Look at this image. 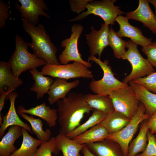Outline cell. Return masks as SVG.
<instances>
[{
	"label": "cell",
	"instance_id": "cb8c5ba5",
	"mask_svg": "<svg viewBox=\"0 0 156 156\" xmlns=\"http://www.w3.org/2000/svg\"><path fill=\"white\" fill-rule=\"evenodd\" d=\"M22 132L23 140L21 147L10 156H34L38 147L41 144V140L31 136L27 131L23 127Z\"/></svg>",
	"mask_w": 156,
	"mask_h": 156
},
{
	"label": "cell",
	"instance_id": "2e32d148",
	"mask_svg": "<svg viewBox=\"0 0 156 156\" xmlns=\"http://www.w3.org/2000/svg\"><path fill=\"white\" fill-rule=\"evenodd\" d=\"M17 112L18 114H27L39 117L45 120L50 127L56 125L58 118L57 110L51 108L45 103L28 109H25L22 105L19 106L17 108Z\"/></svg>",
	"mask_w": 156,
	"mask_h": 156
},
{
	"label": "cell",
	"instance_id": "6da1fadb",
	"mask_svg": "<svg viewBox=\"0 0 156 156\" xmlns=\"http://www.w3.org/2000/svg\"><path fill=\"white\" fill-rule=\"evenodd\" d=\"M57 103L59 133L66 136L80 125L86 114L94 109L86 103L84 95L81 93H70Z\"/></svg>",
	"mask_w": 156,
	"mask_h": 156
},
{
	"label": "cell",
	"instance_id": "836d02e7",
	"mask_svg": "<svg viewBox=\"0 0 156 156\" xmlns=\"http://www.w3.org/2000/svg\"><path fill=\"white\" fill-rule=\"evenodd\" d=\"M147 136L148 143L144 150L135 156H156V139L155 135L148 130Z\"/></svg>",
	"mask_w": 156,
	"mask_h": 156
},
{
	"label": "cell",
	"instance_id": "44dd1931",
	"mask_svg": "<svg viewBox=\"0 0 156 156\" xmlns=\"http://www.w3.org/2000/svg\"><path fill=\"white\" fill-rule=\"evenodd\" d=\"M109 134L107 130L99 124L72 139L77 143L86 145L102 141Z\"/></svg>",
	"mask_w": 156,
	"mask_h": 156
},
{
	"label": "cell",
	"instance_id": "b9f144b4",
	"mask_svg": "<svg viewBox=\"0 0 156 156\" xmlns=\"http://www.w3.org/2000/svg\"><path fill=\"white\" fill-rule=\"evenodd\" d=\"M155 138H156V135H155Z\"/></svg>",
	"mask_w": 156,
	"mask_h": 156
},
{
	"label": "cell",
	"instance_id": "ac0fdd59",
	"mask_svg": "<svg viewBox=\"0 0 156 156\" xmlns=\"http://www.w3.org/2000/svg\"><path fill=\"white\" fill-rule=\"evenodd\" d=\"M86 145L95 156H125L119 145L111 140L105 139Z\"/></svg>",
	"mask_w": 156,
	"mask_h": 156
},
{
	"label": "cell",
	"instance_id": "9a60e30c",
	"mask_svg": "<svg viewBox=\"0 0 156 156\" xmlns=\"http://www.w3.org/2000/svg\"><path fill=\"white\" fill-rule=\"evenodd\" d=\"M18 96L16 92H12L8 97L7 100L10 102V105L7 113L3 115L2 123L0 128V138L4 133L7 128L13 125H18L23 128L31 134L33 133L31 127L27 124L22 121L18 116L16 111L15 102V99Z\"/></svg>",
	"mask_w": 156,
	"mask_h": 156
},
{
	"label": "cell",
	"instance_id": "e575fe53",
	"mask_svg": "<svg viewBox=\"0 0 156 156\" xmlns=\"http://www.w3.org/2000/svg\"><path fill=\"white\" fill-rule=\"evenodd\" d=\"M142 50L146 56L147 59L151 64L156 68V41L142 47Z\"/></svg>",
	"mask_w": 156,
	"mask_h": 156
},
{
	"label": "cell",
	"instance_id": "4dcf8cb0",
	"mask_svg": "<svg viewBox=\"0 0 156 156\" xmlns=\"http://www.w3.org/2000/svg\"><path fill=\"white\" fill-rule=\"evenodd\" d=\"M108 42L109 45L112 49L115 57L118 59L121 58L126 51V42L119 36L112 27L109 29Z\"/></svg>",
	"mask_w": 156,
	"mask_h": 156
},
{
	"label": "cell",
	"instance_id": "ffe728a7",
	"mask_svg": "<svg viewBox=\"0 0 156 156\" xmlns=\"http://www.w3.org/2000/svg\"><path fill=\"white\" fill-rule=\"evenodd\" d=\"M23 135L22 127L18 125L10 126L0 142V156H10L17 148L14 144Z\"/></svg>",
	"mask_w": 156,
	"mask_h": 156
},
{
	"label": "cell",
	"instance_id": "7a4b0ae2",
	"mask_svg": "<svg viewBox=\"0 0 156 156\" xmlns=\"http://www.w3.org/2000/svg\"><path fill=\"white\" fill-rule=\"evenodd\" d=\"M23 28L31 38L29 47L37 57L45 60L47 64H60L57 57V49L42 24L35 26L22 18Z\"/></svg>",
	"mask_w": 156,
	"mask_h": 156
},
{
	"label": "cell",
	"instance_id": "8fae6325",
	"mask_svg": "<svg viewBox=\"0 0 156 156\" xmlns=\"http://www.w3.org/2000/svg\"><path fill=\"white\" fill-rule=\"evenodd\" d=\"M21 5L15 3V8L21 13L22 18L29 23L37 26L39 23L40 16L50 19V16L45 12L48 11L47 5L43 0H18Z\"/></svg>",
	"mask_w": 156,
	"mask_h": 156
},
{
	"label": "cell",
	"instance_id": "ab89813d",
	"mask_svg": "<svg viewBox=\"0 0 156 156\" xmlns=\"http://www.w3.org/2000/svg\"><path fill=\"white\" fill-rule=\"evenodd\" d=\"M81 153L83 156H95L90 152L86 145L81 150Z\"/></svg>",
	"mask_w": 156,
	"mask_h": 156
},
{
	"label": "cell",
	"instance_id": "603a6c76",
	"mask_svg": "<svg viewBox=\"0 0 156 156\" xmlns=\"http://www.w3.org/2000/svg\"><path fill=\"white\" fill-rule=\"evenodd\" d=\"M55 137L57 150L62 151L63 156H81L80 152L86 144L77 143L59 133Z\"/></svg>",
	"mask_w": 156,
	"mask_h": 156
},
{
	"label": "cell",
	"instance_id": "3957f363",
	"mask_svg": "<svg viewBox=\"0 0 156 156\" xmlns=\"http://www.w3.org/2000/svg\"><path fill=\"white\" fill-rule=\"evenodd\" d=\"M15 49L8 62L14 75L18 78L21 74L27 70H31L47 64L44 60L37 57L28 51V43L23 40L18 34L15 38Z\"/></svg>",
	"mask_w": 156,
	"mask_h": 156
},
{
	"label": "cell",
	"instance_id": "30bf717a",
	"mask_svg": "<svg viewBox=\"0 0 156 156\" xmlns=\"http://www.w3.org/2000/svg\"><path fill=\"white\" fill-rule=\"evenodd\" d=\"M83 30V27L79 24H75L71 28L72 34L70 38L62 41L61 46L64 48L59 56V61L61 64H66L70 61L81 63L88 68L91 64L83 60L79 53L78 47V39Z\"/></svg>",
	"mask_w": 156,
	"mask_h": 156
},
{
	"label": "cell",
	"instance_id": "484cf974",
	"mask_svg": "<svg viewBox=\"0 0 156 156\" xmlns=\"http://www.w3.org/2000/svg\"><path fill=\"white\" fill-rule=\"evenodd\" d=\"M130 120V119L123 114L115 111L107 114L100 124L110 134L121 130Z\"/></svg>",
	"mask_w": 156,
	"mask_h": 156
},
{
	"label": "cell",
	"instance_id": "d590c367",
	"mask_svg": "<svg viewBox=\"0 0 156 156\" xmlns=\"http://www.w3.org/2000/svg\"><path fill=\"white\" fill-rule=\"evenodd\" d=\"M92 0H70V9L73 12L79 14L84 12L87 5L92 2Z\"/></svg>",
	"mask_w": 156,
	"mask_h": 156
},
{
	"label": "cell",
	"instance_id": "f1b7e54d",
	"mask_svg": "<svg viewBox=\"0 0 156 156\" xmlns=\"http://www.w3.org/2000/svg\"><path fill=\"white\" fill-rule=\"evenodd\" d=\"M107 114L100 110L94 109L91 116L86 122L80 125L66 136L70 139H73L89 129L100 124Z\"/></svg>",
	"mask_w": 156,
	"mask_h": 156
},
{
	"label": "cell",
	"instance_id": "ba28073f",
	"mask_svg": "<svg viewBox=\"0 0 156 156\" xmlns=\"http://www.w3.org/2000/svg\"><path fill=\"white\" fill-rule=\"evenodd\" d=\"M115 111L131 120L137 111L140 102L130 85L114 90L109 95Z\"/></svg>",
	"mask_w": 156,
	"mask_h": 156
},
{
	"label": "cell",
	"instance_id": "4316f807",
	"mask_svg": "<svg viewBox=\"0 0 156 156\" xmlns=\"http://www.w3.org/2000/svg\"><path fill=\"white\" fill-rule=\"evenodd\" d=\"M84 98L86 103L94 109L100 110L107 114L115 111L109 95L88 94L84 95Z\"/></svg>",
	"mask_w": 156,
	"mask_h": 156
},
{
	"label": "cell",
	"instance_id": "277c9868",
	"mask_svg": "<svg viewBox=\"0 0 156 156\" xmlns=\"http://www.w3.org/2000/svg\"><path fill=\"white\" fill-rule=\"evenodd\" d=\"M88 62L91 61L98 64L103 72L102 78L99 80H92L89 84L90 90L96 94L109 95L112 91L125 87L127 84L121 82L114 77L111 66L109 65L108 60L103 62L95 56L90 55Z\"/></svg>",
	"mask_w": 156,
	"mask_h": 156
},
{
	"label": "cell",
	"instance_id": "74e56055",
	"mask_svg": "<svg viewBox=\"0 0 156 156\" xmlns=\"http://www.w3.org/2000/svg\"><path fill=\"white\" fill-rule=\"evenodd\" d=\"M148 130L153 134H156V110L147 120Z\"/></svg>",
	"mask_w": 156,
	"mask_h": 156
},
{
	"label": "cell",
	"instance_id": "f546056e",
	"mask_svg": "<svg viewBox=\"0 0 156 156\" xmlns=\"http://www.w3.org/2000/svg\"><path fill=\"white\" fill-rule=\"evenodd\" d=\"M30 124L32 131L39 140L42 141H48L51 138V132L50 129L44 131L43 129V123L40 118H34L32 116H29L25 114H19Z\"/></svg>",
	"mask_w": 156,
	"mask_h": 156
},
{
	"label": "cell",
	"instance_id": "8d00e7d4",
	"mask_svg": "<svg viewBox=\"0 0 156 156\" xmlns=\"http://www.w3.org/2000/svg\"><path fill=\"white\" fill-rule=\"evenodd\" d=\"M9 6L2 0H0V29H2L6 26V21L10 15L8 12Z\"/></svg>",
	"mask_w": 156,
	"mask_h": 156
},
{
	"label": "cell",
	"instance_id": "d6986e66",
	"mask_svg": "<svg viewBox=\"0 0 156 156\" xmlns=\"http://www.w3.org/2000/svg\"><path fill=\"white\" fill-rule=\"evenodd\" d=\"M23 83L21 79L13 74L8 62H0V92L4 90L12 93Z\"/></svg>",
	"mask_w": 156,
	"mask_h": 156
},
{
	"label": "cell",
	"instance_id": "d6a6232c",
	"mask_svg": "<svg viewBox=\"0 0 156 156\" xmlns=\"http://www.w3.org/2000/svg\"><path fill=\"white\" fill-rule=\"evenodd\" d=\"M133 81L141 85L149 91L156 94V72L146 77L138 78Z\"/></svg>",
	"mask_w": 156,
	"mask_h": 156
},
{
	"label": "cell",
	"instance_id": "1f68e13d",
	"mask_svg": "<svg viewBox=\"0 0 156 156\" xmlns=\"http://www.w3.org/2000/svg\"><path fill=\"white\" fill-rule=\"evenodd\" d=\"M59 153L56 147L55 137H52L49 141H42L34 156H51L52 153L57 155Z\"/></svg>",
	"mask_w": 156,
	"mask_h": 156
},
{
	"label": "cell",
	"instance_id": "5bb4252c",
	"mask_svg": "<svg viewBox=\"0 0 156 156\" xmlns=\"http://www.w3.org/2000/svg\"><path fill=\"white\" fill-rule=\"evenodd\" d=\"M139 5L133 11L126 13V17L141 22L154 34H156V16L148 0H139Z\"/></svg>",
	"mask_w": 156,
	"mask_h": 156
},
{
	"label": "cell",
	"instance_id": "52a82bcc",
	"mask_svg": "<svg viewBox=\"0 0 156 156\" xmlns=\"http://www.w3.org/2000/svg\"><path fill=\"white\" fill-rule=\"evenodd\" d=\"M116 0H102L93 1L86 7L87 10L79 14L74 18L68 21L72 22L82 20L90 14L100 17L106 25H114L115 19L118 16L125 14L120 7L114 3Z\"/></svg>",
	"mask_w": 156,
	"mask_h": 156
},
{
	"label": "cell",
	"instance_id": "7c38bea8",
	"mask_svg": "<svg viewBox=\"0 0 156 156\" xmlns=\"http://www.w3.org/2000/svg\"><path fill=\"white\" fill-rule=\"evenodd\" d=\"M99 30H96L93 26L90 27V34H85L86 43L89 49L90 55H98L100 59L104 49L108 45V36L110 28L109 25L102 24Z\"/></svg>",
	"mask_w": 156,
	"mask_h": 156
},
{
	"label": "cell",
	"instance_id": "60d3db41",
	"mask_svg": "<svg viewBox=\"0 0 156 156\" xmlns=\"http://www.w3.org/2000/svg\"><path fill=\"white\" fill-rule=\"evenodd\" d=\"M149 3L152 5L154 7L155 11L154 14L156 16V0H148Z\"/></svg>",
	"mask_w": 156,
	"mask_h": 156
},
{
	"label": "cell",
	"instance_id": "d4e9b609",
	"mask_svg": "<svg viewBox=\"0 0 156 156\" xmlns=\"http://www.w3.org/2000/svg\"><path fill=\"white\" fill-rule=\"evenodd\" d=\"M29 72L35 81L30 90L36 92L37 99H40L47 93L54 80L49 77L44 76L36 68L29 70Z\"/></svg>",
	"mask_w": 156,
	"mask_h": 156
},
{
	"label": "cell",
	"instance_id": "83f0119b",
	"mask_svg": "<svg viewBox=\"0 0 156 156\" xmlns=\"http://www.w3.org/2000/svg\"><path fill=\"white\" fill-rule=\"evenodd\" d=\"M147 120L144 121L136 137L130 143L127 156H135L145 149L148 142Z\"/></svg>",
	"mask_w": 156,
	"mask_h": 156
},
{
	"label": "cell",
	"instance_id": "8992f818",
	"mask_svg": "<svg viewBox=\"0 0 156 156\" xmlns=\"http://www.w3.org/2000/svg\"><path fill=\"white\" fill-rule=\"evenodd\" d=\"M146 112L145 107L140 102L137 111L129 122L120 131L109 134L105 139L118 144L125 156H127L129 145L140 124L148 119L151 116Z\"/></svg>",
	"mask_w": 156,
	"mask_h": 156
},
{
	"label": "cell",
	"instance_id": "4fadbf2b",
	"mask_svg": "<svg viewBox=\"0 0 156 156\" xmlns=\"http://www.w3.org/2000/svg\"><path fill=\"white\" fill-rule=\"evenodd\" d=\"M129 18L122 15L118 16L115 21L119 25L120 28L117 34L120 37L128 38L137 45L142 47H146L151 43L153 39L148 38L142 34L141 30L137 27L131 25L129 21Z\"/></svg>",
	"mask_w": 156,
	"mask_h": 156
},
{
	"label": "cell",
	"instance_id": "e0dca14e",
	"mask_svg": "<svg viewBox=\"0 0 156 156\" xmlns=\"http://www.w3.org/2000/svg\"><path fill=\"white\" fill-rule=\"evenodd\" d=\"M79 83V80L68 82L64 79L56 78L47 93L49 104L52 105L59 100L66 97L69 91L76 87Z\"/></svg>",
	"mask_w": 156,
	"mask_h": 156
},
{
	"label": "cell",
	"instance_id": "7402d4cb",
	"mask_svg": "<svg viewBox=\"0 0 156 156\" xmlns=\"http://www.w3.org/2000/svg\"><path fill=\"white\" fill-rule=\"evenodd\" d=\"M138 97L145 107L146 112L151 116L156 110V94L152 93L141 84L131 81L129 83Z\"/></svg>",
	"mask_w": 156,
	"mask_h": 156
},
{
	"label": "cell",
	"instance_id": "5b68a950",
	"mask_svg": "<svg viewBox=\"0 0 156 156\" xmlns=\"http://www.w3.org/2000/svg\"><path fill=\"white\" fill-rule=\"evenodd\" d=\"M126 47L128 50L121 58L128 60L132 69L130 73L124 78L123 82L127 84L131 81L145 77L154 72L153 67L140 53L136 44L131 40H129L126 42Z\"/></svg>",
	"mask_w": 156,
	"mask_h": 156
},
{
	"label": "cell",
	"instance_id": "9c48e42d",
	"mask_svg": "<svg viewBox=\"0 0 156 156\" xmlns=\"http://www.w3.org/2000/svg\"><path fill=\"white\" fill-rule=\"evenodd\" d=\"M41 72L44 76L67 80L73 78L92 79L93 75L88 68L83 64L77 62L66 64H47L43 67Z\"/></svg>",
	"mask_w": 156,
	"mask_h": 156
},
{
	"label": "cell",
	"instance_id": "f35d334b",
	"mask_svg": "<svg viewBox=\"0 0 156 156\" xmlns=\"http://www.w3.org/2000/svg\"><path fill=\"white\" fill-rule=\"evenodd\" d=\"M11 93L6 91L0 92V116H1V112L4 107L5 101Z\"/></svg>",
	"mask_w": 156,
	"mask_h": 156
}]
</instances>
